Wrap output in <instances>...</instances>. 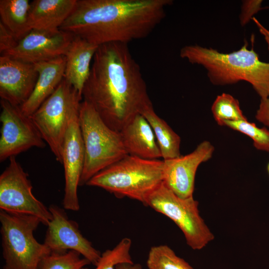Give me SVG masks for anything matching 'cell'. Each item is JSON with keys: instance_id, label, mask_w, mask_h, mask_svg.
Wrapping results in <instances>:
<instances>
[{"instance_id": "obj_1", "label": "cell", "mask_w": 269, "mask_h": 269, "mask_svg": "<svg viewBox=\"0 0 269 269\" xmlns=\"http://www.w3.org/2000/svg\"><path fill=\"white\" fill-rule=\"evenodd\" d=\"M82 95L105 123L118 132L152 105L139 65L128 44L120 42L99 46Z\"/></svg>"}, {"instance_id": "obj_2", "label": "cell", "mask_w": 269, "mask_h": 269, "mask_svg": "<svg viewBox=\"0 0 269 269\" xmlns=\"http://www.w3.org/2000/svg\"><path fill=\"white\" fill-rule=\"evenodd\" d=\"M172 0H77L59 29L99 46L147 37L166 16Z\"/></svg>"}, {"instance_id": "obj_3", "label": "cell", "mask_w": 269, "mask_h": 269, "mask_svg": "<svg viewBox=\"0 0 269 269\" xmlns=\"http://www.w3.org/2000/svg\"><path fill=\"white\" fill-rule=\"evenodd\" d=\"M180 56L207 71L215 85L224 86L243 81L250 83L261 99L269 97V63L261 61L246 41L238 50L221 53L212 48L195 44L183 46Z\"/></svg>"}, {"instance_id": "obj_4", "label": "cell", "mask_w": 269, "mask_h": 269, "mask_svg": "<svg viewBox=\"0 0 269 269\" xmlns=\"http://www.w3.org/2000/svg\"><path fill=\"white\" fill-rule=\"evenodd\" d=\"M163 160L128 154L98 172L86 185L144 204L148 195L163 181Z\"/></svg>"}, {"instance_id": "obj_5", "label": "cell", "mask_w": 269, "mask_h": 269, "mask_svg": "<svg viewBox=\"0 0 269 269\" xmlns=\"http://www.w3.org/2000/svg\"><path fill=\"white\" fill-rule=\"evenodd\" d=\"M79 121L85 149V161L79 186L128 153L119 132L108 127L89 103L82 101Z\"/></svg>"}, {"instance_id": "obj_6", "label": "cell", "mask_w": 269, "mask_h": 269, "mask_svg": "<svg viewBox=\"0 0 269 269\" xmlns=\"http://www.w3.org/2000/svg\"><path fill=\"white\" fill-rule=\"evenodd\" d=\"M0 223L2 269H39L43 259L51 252L34 236L40 219L0 210Z\"/></svg>"}, {"instance_id": "obj_7", "label": "cell", "mask_w": 269, "mask_h": 269, "mask_svg": "<svg viewBox=\"0 0 269 269\" xmlns=\"http://www.w3.org/2000/svg\"><path fill=\"white\" fill-rule=\"evenodd\" d=\"M82 96L64 78L53 94L30 116L56 160L62 164L69 121L80 110Z\"/></svg>"}, {"instance_id": "obj_8", "label": "cell", "mask_w": 269, "mask_h": 269, "mask_svg": "<svg viewBox=\"0 0 269 269\" xmlns=\"http://www.w3.org/2000/svg\"><path fill=\"white\" fill-rule=\"evenodd\" d=\"M144 204L173 221L182 232L186 244L194 250L203 249L214 239L193 196L179 197L162 181L148 195Z\"/></svg>"}, {"instance_id": "obj_9", "label": "cell", "mask_w": 269, "mask_h": 269, "mask_svg": "<svg viewBox=\"0 0 269 269\" xmlns=\"http://www.w3.org/2000/svg\"><path fill=\"white\" fill-rule=\"evenodd\" d=\"M9 160L8 166L0 176V210L34 216L47 226L52 219L49 208L33 194L28 175L15 156Z\"/></svg>"}, {"instance_id": "obj_10", "label": "cell", "mask_w": 269, "mask_h": 269, "mask_svg": "<svg viewBox=\"0 0 269 269\" xmlns=\"http://www.w3.org/2000/svg\"><path fill=\"white\" fill-rule=\"evenodd\" d=\"M1 124L0 161L36 147L42 148L46 143L32 121L19 106L0 100Z\"/></svg>"}, {"instance_id": "obj_11", "label": "cell", "mask_w": 269, "mask_h": 269, "mask_svg": "<svg viewBox=\"0 0 269 269\" xmlns=\"http://www.w3.org/2000/svg\"><path fill=\"white\" fill-rule=\"evenodd\" d=\"M48 208L52 219L47 225L43 243L51 252L76 251L95 266L101 254L83 236L78 224L69 219L66 212L59 207L51 205Z\"/></svg>"}, {"instance_id": "obj_12", "label": "cell", "mask_w": 269, "mask_h": 269, "mask_svg": "<svg viewBox=\"0 0 269 269\" xmlns=\"http://www.w3.org/2000/svg\"><path fill=\"white\" fill-rule=\"evenodd\" d=\"M79 111L71 117L66 134L62 153V164L65 176L64 209L77 211L80 209L78 187L85 161V149L79 121Z\"/></svg>"}, {"instance_id": "obj_13", "label": "cell", "mask_w": 269, "mask_h": 269, "mask_svg": "<svg viewBox=\"0 0 269 269\" xmlns=\"http://www.w3.org/2000/svg\"><path fill=\"white\" fill-rule=\"evenodd\" d=\"M74 36L60 30L48 32L32 29L14 48L1 55L31 64L51 60L65 55Z\"/></svg>"}, {"instance_id": "obj_14", "label": "cell", "mask_w": 269, "mask_h": 269, "mask_svg": "<svg viewBox=\"0 0 269 269\" xmlns=\"http://www.w3.org/2000/svg\"><path fill=\"white\" fill-rule=\"evenodd\" d=\"M214 149L210 142L205 140L189 154L163 160V182L179 197L193 196L197 168L212 157Z\"/></svg>"}, {"instance_id": "obj_15", "label": "cell", "mask_w": 269, "mask_h": 269, "mask_svg": "<svg viewBox=\"0 0 269 269\" xmlns=\"http://www.w3.org/2000/svg\"><path fill=\"white\" fill-rule=\"evenodd\" d=\"M38 78L34 64L0 56L1 100L20 107L32 94Z\"/></svg>"}, {"instance_id": "obj_16", "label": "cell", "mask_w": 269, "mask_h": 269, "mask_svg": "<svg viewBox=\"0 0 269 269\" xmlns=\"http://www.w3.org/2000/svg\"><path fill=\"white\" fill-rule=\"evenodd\" d=\"M119 132L128 154L146 159L161 158L152 129L141 114L131 119Z\"/></svg>"}, {"instance_id": "obj_17", "label": "cell", "mask_w": 269, "mask_h": 269, "mask_svg": "<svg viewBox=\"0 0 269 269\" xmlns=\"http://www.w3.org/2000/svg\"><path fill=\"white\" fill-rule=\"evenodd\" d=\"M65 56L34 64L38 73L35 88L27 100L20 107L31 116L55 91L64 78Z\"/></svg>"}, {"instance_id": "obj_18", "label": "cell", "mask_w": 269, "mask_h": 269, "mask_svg": "<svg viewBox=\"0 0 269 269\" xmlns=\"http://www.w3.org/2000/svg\"><path fill=\"white\" fill-rule=\"evenodd\" d=\"M77 0H34L30 3L31 29L57 32L72 12Z\"/></svg>"}, {"instance_id": "obj_19", "label": "cell", "mask_w": 269, "mask_h": 269, "mask_svg": "<svg viewBox=\"0 0 269 269\" xmlns=\"http://www.w3.org/2000/svg\"><path fill=\"white\" fill-rule=\"evenodd\" d=\"M98 47L75 36L65 55L64 78L81 95L90 74L91 63Z\"/></svg>"}, {"instance_id": "obj_20", "label": "cell", "mask_w": 269, "mask_h": 269, "mask_svg": "<svg viewBox=\"0 0 269 269\" xmlns=\"http://www.w3.org/2000/svg\"><path fill=\"white\" fill-rule=\"evenodd\" d=\"M140 114L147 120L152 129L162 160L180 156V137L156 114L153 105L145 108Z\"/></svg>"}, {"instance_id": "obj_21", "label": "cell", "mask_w": 269, "mask_h": 269, "mask_svg": "<svg viewBox=\"0 0 269 269\" xmlns=\"http://www.w3.org/2000/svg\"><path fill=\"white\" fill-rule=\"evenodd\" d=\"M28 0H0V22L18 41L32 29L29 24Z\"/></svg>"}, {"instance_id": "obj_22", "label": "cell", "mask_w": 269, "mask_h": 269, "mask_svg": "<svg viewBox=\"0 0 269 269\" xmlns=\"http://www.w3.org/2000/svg\"><path fill=\"white\" fill-rule=\"evenodd\" d=\"M146 264L148 269H193L189 263L166 245L152 247L149 251Z\"/></svg>"}, {"instance_id": "obj_23", "label": "cell", "mask_w": 269, "mask_h": 269, "mask_svg": "<svg viewBox=\"0 0 269 269\" xmlns=\"http://www.w3.org/2000/svg\"><path fill=\"white\" fill-rule=\"evenodd\" d=\"M211 111L214 119L220 126L224 121L247 120L240 108L239 101L229 94L218 95L212 105Z\"/></svg>"}, {"instance_id": "obj_24", "label": "cell", "mask_w": 269, "mask_h": 269, "mask_svg": "<svg viewBox=\"0 0 269 269\" xmlns=\"http://www.w3.org/2000/svg\"><path fill=\"white\" fill-rule=\"evenodd\" d=\"M132 244L131 239L123 238L113 249L101 254L93 269H116L119 264H134L130 254ZM83 269H90L85 267Z\"/></svg>"}, {"instance_id": "obj_25", "label": "cell", "mask_w": 269, "mask_h": 269, "mask_svg": "<svg viewBox=\"0 0 269 269\" xmlns=\"http://www.w3.org/2000/svg\"><path fill=\"white\" fill-rule=\"evenodd\" d=\"M90 264L75 251L50 252L43 259L39 269H83Z\"/></svg>"}, {"instance_id": "obj_26", "label": "cell", "mask_w": 269, "mask_h": 269, "mask_svg": "<svg viewBox=\"0 0 269 269\" xmlns=\"http://www.w3.org/2000/svg\"><path fill=\"white\" fill-rule=\"evenodd\" d=\"M221 126L228 127L243 133L253 140L254 146L258 150L269 152V130L259 128L255 123L248 120L224 121Z\"/></svg>"}, {"instance_id": "obj_27", "label": "cell", "mask_w": 269, "mask_h": 269, "mask_svg": "<svg viewBox=\"0 0 269 269\" xmlns=\"http://www.w3.org/2000/svg\"><path fill=\"white\" fill-rule=\"evenodd\" d=\"M263 0H243L241 6V12L240 15V23L242 26L247 24L253 16L261 9Z\"/></svg>"}, {"instance_id": "obj_28", "label": "cell", "mask_w": 269, "mask_h": 269, "mask_svg": "<svg viewBox=\"0 0 269 269\" xmlns=\"http://www.w3.org/2000/svg\"><path fill=\"white\" fill-rule=\"evenodd\" d=\"M18 41L13 35L0 21V54L14 48Z\"/></svg>"}, {"instance_id": "obj_29", "label": "cell", "mask_w": 269, "mask_h": 269, "mask_svg": "<svg viewBox=\"0 0 269 269\" xmlns=\"http://www.w3.org/2000/svg\"><path fill=\"white\" fill-rule=\"evenodd\" d=\"M255 117L259 122L269 127V97L261 100Z\"/></svg>"}, {"instance_id": "obj_30", "label": "cell", "mask_w": 269, "mask_h": 269, "mask_svg": "<svg viewBox=\"0 0 269 269\" xmlns=\"http://www.w3.org/2000/svg\"><path fill=\"white\" fill-rule=\"evenodd\" d=\"M252 20L258 27L260 33L264 36L269 52V30L265 27L255 17H253Z\"/></svg>"}, {"instance_id": "obj_31", "label": "cell", "mask_w": 269, "mask_h": 269, "mask_svg": "<svg viewBox=\"0 0 269 269\" xmlns=\"http://www.w3.org/2000/svg\"><path fill=\"white\" fill-rule=\"evenodd\" d=\"M116 269H142L139 264H121L116 267Z\"/></svg>"}, {"instance_id": "obj_32", "label": "cell", "mask_w": 269, "mask_h": 269, "mask_svg": "<svg viewBox=\"0 0 269 269\" xmlns=\"http://www.w3.org/2000/svg\"><path fill=\"white\" fill-rule=\"evenodd\" d=\"M267 171H268V172L269 175V163L268 164V165H267Z\"/></svg>"}]
</instances>
